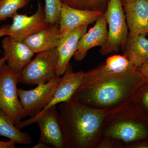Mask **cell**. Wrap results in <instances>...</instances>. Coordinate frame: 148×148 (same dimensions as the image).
Returning a JSON list of instances; mask_svg holds the SVG:
<instances>
[{"label": "cell", "mask_w": 148, "mask_h": 148, "mask_svg": "<svg viewBox=\"0 0 148 148\" xmlns=\"http://www.w3.org/2000/svg\"><path fill=\"white\" fill-rule=\"evenodd\" d=\"M62 40L59 24H48L23 41L35 53L56 48Z\"/></svg>", "instance_id": "16"}, {"label": "cell", "mask_w": 148, "mask_h": 148, "mask_svg": "<svg viewBox=\"0 0 148 148\" xmlns=\"http://www.w3.org/2000/svg\"><path fill=\"white\" fill-rule=\"evenodd\" d=\"M88 26L83 25L74 29L62 39L56 48L58 53L56 69L57 75H63L69 68L70 61L73 57L80 39L87 32Z\"/></svg>", "instance_id": "15"}, {"label": "cell", "mask_w": 148, "mask_h": 148, "mask_svg": "<svg viewBox=\"0 0 148 148\" xmlns=\"http://www.w3.org/2000/svg\"><path fill=\"white\" fill-rule=\"evenodd\" d=\"M1 1V0H0V1Z\"/></svg>", "instance_id": "30"}, {"label": "cell", "mask_w": 148, "mask_h": 148, "mask_svg": "<svg viewBox=\"0 0 148 148\" xmlns=\"http://www.w3.org/2000/svg\"><path fill=\"white\" fill-rule=\"evenodd\" d=\"M122 2H126L129 1H131V0H121Z\"/></svg>", "instance_id": "29"}, {"label": "cell", "mask_w": 148, "mask_h": 148, "mask_svg": "<svg viewBox=\"0 0 148 148\" xmlns=\"http://www.w3.org/2000/svg\"><path fill=\"white\" fill-rule=\"evenodd\" d=\"M58 61L56 48L37 53L20 73L19 83L34 86L48 82L56 75Z\"/></svg>", "instance_id": "6"}, {"label": "cell", "mask_w": 148, "mask_h": 148, "mask_svg": "<svg viewBox=\"0 0 148 148\" xmlns=\"http://www.w3.org/2000/svg\"><path fill=\"white\" fill-rule=\"evenodd\" d=\"M129 36L148 34V0L122 2Z\"/></svg>", "instance_id": "13"}, {"label": "cell", "mask_w": 148, "mask_h": 148, "mask_svg": "<svg viewBox=\"0 0 148 148\" xmlns=\"http://www.w3.org/2000/svg\"><path fill=\"white\" fill-rule=\"evenodd\" d=\"M15 145V143L11 140L5 142L0 141V148H14Z\"/></svg>", "instance_id": "25"}, {"label": "cell", "mask_w": 148, "mask_h": 148, "mask_svg": "<svg viewBox=\"0 0 148 148\" xmlns=\"http://www.w3.org/2000/svg\"><path fill=\"white\" fill-rule=\"evenodd\" d=\"M6 64V58L4 56L0 58V70Z\"/></svg>", "instance_id": "28"}, {"label": "cell", "mask_w": 148, "mask_h": 148, "mask_svg": "<svg viewBox=\"0 0 148 148\" xmlns=\"http://www.w3.org/2000/svg\"><path fill=\"white\" fill-rule=\"evenodd\" d=\"M84 74L85 72L83 71L74 72L72 66L70 65L60 78L51 101L38 114H42L51 107L71 99L81 84Z\"/></svg>", "instance_id": "14"}, {"label": "cell", "mask_w": 148, "mask_h": 148, "mask_svg": "<svg viewBox=\"0 0 148 148\" xmlns=\"http://www.w3.org/2000/svg\"><path fill=\"white\" fill-rule=\"evenodd\" d=\"M107 25L105 14L103 13L95 21L94 26L80 39L73 56L75 61H82L88 51L92 48L104 46L108 39Z\"/></svg>", "instance_id": "12"}, {"label": "cell", "mask_w": 148, "mask_h": 148, "mask_svg": "<svg viewBox=\"0 0 148 148\" xmlns=\"http://www.w3.org/2000/svg\"><path fill=\"white\" fill-rule=\"evenodd\" d=\"M34 123L40 131L39 141L54 148H65L63 130L61 127L57 106H53L42 114L22 120L15 125L18 129H23Z\"/></svg>", "instance_id": "7"}, {"label": "cell", "mask_w": 148, "mask_h": 148, "mask_svg": "<svg viewBox=\"0 0 148 148\" xmlns=\"http://www.w3.org/2000/svg\"><path fill=\"white\" fill-rule=\"evenodd\" d=\"M62 5L60 0H45L46 20L48 24H58Z\"/></svg>", "instance_id": "22"}, {"label": "cell", "mask_w": 148, "mask_h": 148, "mask_svg": "<svg viewBox=\"0 0 148 148\" xmlns=\"http://www.w3.org/2000/svg\"><path fill=\"white\" fill-rule=\"evenodd\" d=\"M147 34L128 35L126 44L122 50L123 54L132 65L138 68L148 59Z\"/></svg>", "instance_id": "17"}, {"label": "cell", "mask_w": 148, "mask_h": 148, "mask_svg": "<svg viewBox=\"0 0 148 148\" xmlns=\"http://www.w3.org/2000/svg\"><path fill=\"white\" fill-rule=\"evenodd\" d=\"M1 44L6 64L14 71L20 73L35 53L23 41L14 40L8 36L3 39Z\"/></svg>", "instance_id": "11"}, {"label": "cell", "mask_w": 148, "mask_h": 148, "mask_svg": "<svg viewBox=\"0 0 148 148\" xmlns=\"http://www.w3.org/2000/svg\"><path fill=\"white\" fill-rule=\"evenodd\" d=\"M58 110L65 148H98L108 112L73 98L58 104Z\"/></svg>", "instance_id": "2"}, {"label": "cell", "mask_w": 148, "mask_h": 148, "mask_svg": "<svg viewBox=\"0 0 148 148\" xmlns=\"http://www.w3.org/2000/svg\"><path fill=\"white\" fill-rule=\"evenodd\" d=\"M33 148H48L47 145L43 142L38 141L36 145L34 146Z\"/></svg>", "instance_id": "27"}, {"label": "cell", "mask_w": 148, "mask_h": 148, "mask_svg": "<svg viewBox=\"0 0 148 148\" xmlns=\"http://www.w3.org/2000/svg\"><path fill=\"white\" fill-rule=\"evenodd\" d=\"M138 69L146 82H148V59L144 62Z\"/></svg>", "instance_id": "24"}, {"label": "cell", "mask_w": 148, "mask_h": 148, "mask_svg": "<svg viewBox=\"0 0 148 148\" xmlns=\"http://www.w3.org/2000/svg\"><path fill=\"white\" fill-rule=\"evenodd\" d=\"M0 135L8 138L18 145H29L32 143L29 133L21 132L0 109Z\"/></svg>", "instance_id": "18"}, {"label": "cell", "mask_w": 148, "mask_h": 148, "mask_svg": "<svg viewBox=\"0 0 148 148\" xmlns=\"http://www.w3.org/2000/svg\"><path fill=\"white\" fill-rule=\"evenodd\" d=\"M147 85L143 88L141 86L134 94L132 101L135 103H140L148 111V82Z\"/></svg>", "instance_id": "23"}, {"label": "cell", "mask_w": 148, "mask_h": 148, "mask_svg": "<svg viewBox=\"0 0 148 148\" xmlns=\"http://www.w3.org/2000/svg\"><path fill=\"white\" fill-rule=\"evenodd\" d=\"M104 14L109 30L107 42L100 53L107 56L123 50L129 32L121 0H110Z\"/></svg>", "instance_id": "4"}, {"label": "cell", "mask_w": 148, "mask_h": 148, "mask_svg": "<svg viewBox=\"0 0 148 148\" xmlns=\"http://www.w3.org/2000/svg\"><path fill=\"white\" fill-rule=\"evenodd\" d=\"M62 4L83 10L100 11L105 13L110 0H60Z\"/></svg>", "instance_id": "20"}, {"label": "cell", "mask_w": 148, "mask_h": 148, "mask_svg": "<svg viewBox=\"0 0 148 148\" xmlns=\"http://www.w3.org/2000/svg\"><path fill=\"white\" fill-rule=\"evenodd\" d=\"M139 106L132 101L108 112L98 148H130L146 141L148 127Z\"/></svg>", "instance_id": "3"}, {"label": "cell", "mask_w": 148, "mask_h": 148, "mask_svg": "<svg viewBox=\"0 0 148 148\" xmlns=\"http://www.w3.org/2000/svg\"><path fill=\"white\" fill-rule=\"evenodd\" d=\"M60 78V76L56 75L48 82L38 85L31 90L18 88V98L25 117L35 116L48 105L53 98Z\"/></svg>", "instance_id": "8"}, {"label": "cell", "mask_w": 148, "mask_h": 148, "mask_svg": "<svg viewBox=\"0 0 148 148\" xmlns=\"http://www.w3.org/2000/svg\"><path fill=\"white\" fill-rule=\"evenodd\" d=\"M30 0H1L0 1V22L13 17L20 9L28 5Z\"/></svg>", "instance_id": "21"}, {"label": "cell", "mask_w": 148, "mask_h": 148, "mask_svg": "<svg viewBox=\"0 0 148 148\" xmlns=\"http://www.w3.org/2000/svg\"><path fill=\"white\" fill-rule=\"evenodd\" d=\"M107 71L113 73H121L138 68L134 65L123 55L114 54L106 59L103 64Z\"/></svg>", "instance_id": "19"}, {"label": "cell", "mask_w": 148, "mask_h": 148, "mask_svg": "<svg viewBox=\"0 0 148 148\" xmlns=\"http://www.w3.org/2000/svg\"><path fill=\"white\" fill-rule=\"evenodd\" d=\"M100 11L83 10L62 4L59 19V33L62 39L78 27L95 22L102 14Z\"/></svg>", "instance_id": "10"}, {"label": "cell", "mask_w": 148, "mask_h": 148, "mask_svg": "<svg viewBox=\"0 0 148 148\" xmlns=\"http://www.w3.org/2000/svg\"><path fill=\"white\" fill-rule=\"evenodd\" d=\"M8 24L4 25L0 28V38L6 36H7V31L9 27Z\"/></svg>", "instance_id": "26"}, {"label": "cell", "mask_w": 148, "mask_h": 148, "mask_svg": "<svg viewBox=\"0 0 148 148\" xmlns=\"http://www.w3.org/2000/svg\"><path fill=\"white\" fill-rule=\"evenodd\" d=\"M9 25L7 36L16 40L24 41L41 30L48 24L46 20L45 7L38 2V8L30 16L17 13Z\"/></svg>", "instance_id": "9"}, {"label": "cell", "mask_w": 148, "mask_h": 148, "mask_svg": "<svg viewBox=\"0 0 148 148\" xmlns=\"http://www.w3.org/2000/svg\"><path fill=\"white\" fill-rule=\"evenodd\" d=\"M20 74L6 64L0 70V109L14 125L25 117L18 95Z\"/></svg>", "instance_id": "5"}, {"label": "cell", "mask_w": 148, "mask_h": 148, "mask_svg": "<svg viewBox=\"0 0 148 148\" xmlns=\"http://www.w3.org/2000/svg\"><path fill=\"white\" fill-rule=\"evenodd\" d=\"M145 80L138 69L121 73L107 71L103 64L85 72L71 98L92 108L109 112L131 101Z\"/></svg>", "instance_id": "1"}]
</instances>
